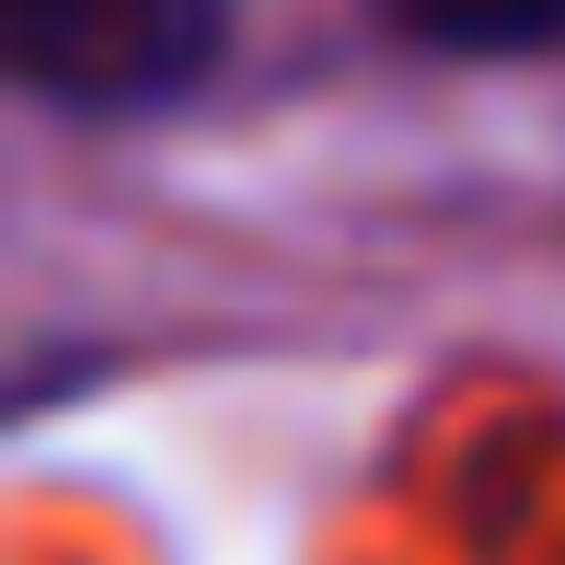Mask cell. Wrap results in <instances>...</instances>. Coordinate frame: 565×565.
Masks as SVG:
<instances>
[{"label": "cell", "instance_id": "1", "mask_svg": "<svg viewBox=\"0 0 565 565\" xmlns=\"http://www.w3.org/2000/svg\"><path fill=\"white\" fill-rule=\"evenodd\" d=\"M243 0H0L12 82L58 116L139 127L220 82Z\"/></svg>", "mask_w": 565, "mask_h": 565}, {"label": "cell", "instance_id": "2", "mask_svg": "<svg viewBox=\"0 0 565 565\" xmlns=\"http://www.w3.org/2000/svg\"><path fill=\"white\" fill-rule=\"evenodd\" d=\"M439 58H543L565 46V0H381Z\"/></svg>", "mask_w": 565, "mask_h": 565}]
</instances>
